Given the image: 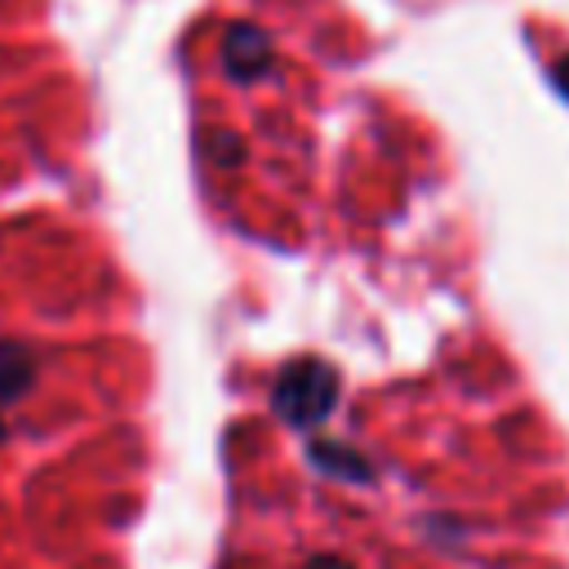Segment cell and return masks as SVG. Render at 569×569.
<instances>
[{"instance_id": "obj_1", "label": "cell", "mask_w": 569, "mask_h": 569, "mask_svg": "<svg viewBox=\"0 0 569 569\" xmlns=\"http://www.w3.org/2000/svg\"><path fill=\"white\" fill-rule=\"evenodd\" d=\"M338 400V378L325 360H293L280 369L276 387H271V405L284 422L293 427H316L329 418Z\"/></svg>"}, {"instance_id": "obj_2", "label": "cell", "mask_w": 569, "mask_h": 569, "mask_svg": "<svg viewBox=\"0 0 569 569\" xmlns=\"http://www.w3.org/2000/svg\"><path fill=\"white\" fill-rule=\"evenodd\" d=\"M222 58H227V71H231L236 80H253V76H262L267 62H271V40H267L253 22H236V27L227 31V40H222Z\"/></svg>"}, {"instance_id": "obj_3", "label": "cell", "mask_w": 569, "mask_h": 569, "mask_svg": "<svg viewBox=\"0 0 569 569\" xmlns=\"http://www.w3.org/2000/svg\"><path fill=\"white\" fill-rule=\"evenodd\" d=\"M36 382V360L18 342H0V405L18 400Z\"/></svg>"}, {"instance_id": "obj_4", "label": "cell", "mask_w": 569, "mask_h": 569, "mask_svg": "<svg viewBox=\"0 0 569 569\" xmlns=\"http://www.w3.org/2000/svg\"><path fill=\"white\" fill-rule=\"evenodd\" d=\"M311 462H316L325 476H338V480H356V485L369 480V462H365L360 453H351L347 445H333V440H316V445H311Z\"/></svg>"}, {"instance_id": "obj_5", "label": "cell", "mask_w": 569, "mask_h": 569, "mask_svg": "<svg viewBox=\"0 0 569 569\" xmlns=\"http://www.w3.org/2000/svg\"><path fill=\"white\" fill-rule=\"evenodd\" d=\"M209 156L222 160V164H231V160H240V147H236V138H227V133H209Z\"/></svg>"}, {"instance_id": "obj_6", "label": "cell", "mask_w": 569, "mask_h": 569, "mask_svg": "<svg viewBox=\"0 0 569 569\" xmlns=\"http://www.w3.org/2000/svg\"><path fill=\"white\" fill-rule=\"evenodd\" d=\"M307 569H351V565L338 556H316V560H307Z\"/></svg>"}, {"instance_id": "obj_7", "label": "cell", "mask_w": 569, "mask_h": 569, "mask_svg": "<svg viewBox=\"0 0 569 569\" xmlns=\"http://www.w3.org/2000/svg\"><path fill=\"white\" fill-rule=\"evenodd\" d=\"M556 84L569 93V58H560V62H556Z\"/></svg>"}]
</instances>
